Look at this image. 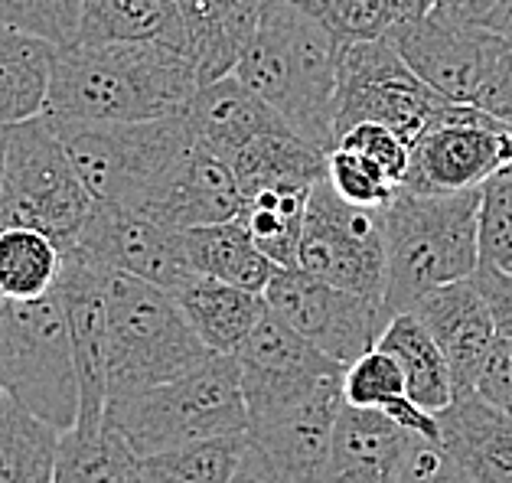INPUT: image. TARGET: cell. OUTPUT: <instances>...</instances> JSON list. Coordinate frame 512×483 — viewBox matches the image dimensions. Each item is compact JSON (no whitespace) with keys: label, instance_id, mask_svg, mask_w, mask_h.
Wrapping results in <instances>:
<instances>
[{"label":"cell","instance_id":"cell-44","mask_svg":"<svg viewBox=\"0 0 512 483\" xmlns=\"http://www.w3.org/2000/svg\"><path fill=\"white\" fill-rule=\"evenodd\" d=\"M441 464H444L441 444L424 441L421 448L415 451V457H411V464L405 467V474L398 477V483H434V477H437V470H441Z\"/></svg>","mask_w":512,"mask_h":483},{"label":"cell","instance_id":"cell-13","mask_svg":"<svg viewBox=\"0 0 512 483\" xmlns=\"http://www.w3.org/2000/svg\"><path fill=\"white\" fill-rule=\"evenodd\" d=\"M389 40L415 76L437 95L457 105H480L503 56L506 36L493 30L428 14L421 20H398Z\"/></svg>","mask_w":512,"mask_h":483},{"label":"cell","instance_id":"cell-8","mask_svg":"<svg viewBox=\"0 0 512 483\" xmlns=\"http://www.w3.org/2000/svg\"><path fill=\"white\" fill-rule=\"evenodd\" d=\"M92 209L95 196L82 183L66 144L46 115L10 128L0 229H40L62 245L76 235Z\"/></svg>","mask_w":512,"mask_h":483},{"label":"cell","instance_id":"cell-36","mask_svg":"<svg viewBox=\"0 0 512 483\" xmlns=\"http://www.w3.org/2000/svg\"><path fill=\"white\" fill-rule=\"evenodd\" d=\"M398 399H408V382L402 366L392 353H385L382 346H372L369 353H362L356 363L346 366L343 373V402L356 408H376L385 412Z\"/></svg>","mask_w":512,"mask_h":483},{"label":"cell","instance_id":"cell-47","mask_svg":"<svg viewBox=\"0 0 512 483\" xmlns=\"http://www.w3.org/2000/svg\"><path fill=\"white\" fill-rule=\"evenodd\" d=\"M434 483H477V480H470V477L464 474V470H457V467L444 457V464H441V470H437Z\"/></svg>","mask_w":512,"mask_h":483},{"label":"cell","instance_id":"cell-24","mask_svg":"<svg viewBox=\"0 0 512 483\" xmlns=\"http://www.w3.org/2000/svg\"><path fill=\"white\" fill-rule=\"evenodd\" d=\"M173 4L190 30L193 56L206 85L232 76L271 0H173Z\"/></svg>","mask_w":512,"mask_h":483},{"label":"cell","instance_id":"cell-14","mask_svg":"<svg viewBox=\"0 0 512 483\" xmlns=\"http://www.w3.org/2000/svg\"><path fill=\"white\" fill-rule=\"evenodd\" d=\"M62 252H76L105 271H121L167 291L193 275L186 262L183 232H173L124 206L95 203L76 235L62 242Z\"/></svg>","mask_w":512,"mask_h":483},{"label":"cell","instance_id":"cell-22","mask_svg":"<svg viewBox=\"0 0 512 483\" xmlns=\"http://www.w3.org/2000/svg\"><path fill=\"white\" fill-rule=\"evenodd\" d=\"M441 451L477 483H512V415L477 392H460L437 412Z\"/></svg>","mask_w":512,"mask_h":483},{"label":"cell","instance_id":"cell-31","mask_svg":"<svg viewBox=\"0 0 512 483\" xmlns=\"http://www.w3.org/2000/svg\"><path fill=\"white\" fill-rule=\"evenodd\" d=\"M137 454L108 421H76L62 431L53 483H131Z\"/></svg>","mask_w":512,"mask_h":483},{"label":"cell","instance_id":"cell-2","mask_svg":"<svg viewBox=\"0 0 512 483\" xmlns=\"http://www.w3.org/2000/svg\"><path fill=\"white\" fill-rule=\"evenodd\" d=\"M340 53V43L304 10L271 0L232 76L265 98L294 134L330 154L336 147Z\"/></svg>","mask_w":512,"mask_h":483},{"label":"cell","instance_id":"cell-25","mask_svg":"<svg viewBox=\"0 0 512 483\" xmlns=\"http://www.w3.org/2000/svg\"><path fill=\"white\" fill-rule=\"evenodd\" d=\"M59 46L14 23H0V125L43 115Z\"/></svg>","mask_w":512,"mask_h":483},{"label":"cell","instance_id":"cell-28","mask_svg":"<svg viewBox=\"0 0 512 483\" xmlns=\"http://www.w3.org/2000/svg\"><path fill=\"white\" fill-rule=\"evenodd\" d=\"M376 346L398 359L408 382V399L421 405L424 412L437 415L457 399V382L451 366H447V356L434 343L428 327L418 320V314H395Z\"/></svg>","mask_w":512,"mask_h":483},{"label":"cell","instance_id":"cell-16","mask_svg":"<svg viewBox=\"0 0 512 483\" xmlns=\"http://www.w3.org/2000/svg\"><path fill=\"white\" fill-rule=\"evenodd\" d=\"M340 408L343 376H333L304 399L252 418L248 438L287 483H323Z\"/></svg>","mask_w":512,"mask_h":483},{"label":"cell","instance_id":"cell-12","mask_svg":"<svg viewBox=\"0 0 512 483\" xmlns=\"http://www.w3.org/2000/svg\"><path fill=\"white\" fill-rule=\"evenodd\" d=\"M512 125L490 111L447 102L434 125L411 147L402 190L418 196H454L480 190L506 167Z\"/></svg>","mask_w":512,"mask_h":483},{"label":"cell","instance_id":"cell-37","mask_svg":"<svg viewBox=\"0 0 512 483\" xmlns=\"http://www.w3.org/2000/svg\"><path fill=\"white\" fill-rule=\"evenodd\" d=\"M327 183L346 203L362 209H385L402 190L379 164L349 147H333L327 154Z\"/></svg>","mask_w":512,"mask_h":483},{"label":"cell","instance_id":"cell-11","mask_svg":"<svg viewBox=\"0 0 512 483\" xmlns=\"http://www.w3.org/2000/svg\"><path fill=\"white\" fill-rule=\"evenodd\" d=\"M265 301L287 327H294L307 343H314L340 366L356 363L362 353H369L392 320L382 301L336 288L304 268L274 271Z\"/></svg>","mask_w":512,"mask_h":483},{"label":"cell","instance_id":"cell-18","mask_svg":"<svg viewBox=\"0 0 512 483\" xmlns=\"http://www.w3.org/2000/svg\"><path fill=\"white\" fill-rule=\"evenodd\" d=\"M59 297L66 307L72 346H76L79 386H82V412L79 421H105L108 408V301L102 265L89 262L76 252H62Z\"/></svg>","mask_w":512,"mask_h":483},{"label":"cell","instance_id":"cell-30","mask_svg":"<svg viewBox=\"0 0 512 483\" xmlns=\"http://www.w3.org/2000/svg\"><path fill=\"white\" fill-rule=\"evenodd\" d=\"M62 431L0 395V483H53Z\"/></svg>","mask_w":512,"mask_h":483},{"label":"cell","instance_id":"cell-26","mask_svg":"<svg viewBox=\"0 0 512 483\" xmlns=\"http://www.w3.org/2000/svg\"><path fill=\"white\" fill-rule=\"evenodd\" d=\"M72 43H167L193 56L190 30L173 0H82Z\"/></svg>","mask_w":512,"mask_h":483},{"label":"cell","instance_id":"cell-45","mask_svg":"<svg viewBox=\"0 0 512 483\" xmlns=\"http://www.w3.org/2000/svg\"><path fill=\"white\" fill-rule=\"evenodd\" d=\"M232 483H287V480L278 474V470H274V464L268 461V457L252 444V448H248V454H245L242 467L235 470Z\"/></svg>","mask_w":512,"mask_h":483},{"label":"cell","instance_id":"cell-42","mask_svg":"<svg viewBox=\"0 0 512 483\" xmlns=\"http://www.w3.org/2000/svg\"><path fill=\"white\" fill-rule=\"evenodd\" d=\"M473 284H477L486 304H490L496 337L503 343H512V271L480 265L477 275H473Z\"/></svg>","mask_w":512,"mask_h":483},{"label":"cell","instance_id":"cell-43","mask_svg":"<svg viewBox=\"0 0 512 483\" xmlns=\"http://www.w3.org/2000/svg\"><path fill=\"white\" fill-rule=\"evenodd\" d=\"M477 395L496 405L499 412L512 415V343H496V350L486 363L483 376L477 382Z\"/></svg>","mask_w":512,"mask_h":483},{"label":"cell","instance_id":"cell-10","mask_svg":"<svg viewBox=\"0 0 512 483\" xmlns=\"http://www.w3.org/2000/svg\"><path fill=\"white\" fill-rule=\"evenodd\" d=\"M323 281L353 294L382 301L385 294V226L382 209L346 203L327 180H320L307 203L301 262Z\"/></svg>","mask_w":512,"mask_h":483},{"label":"cell","instance_id":"cell-9","mask_svg":"<svg viewBox=\"0 0 512 483\" xmlns=\"http://www.w3.org/2000/svg\"><path fill=\"white\" fill-rule=\"evenodd\" d=\"M447 105L398 56L389 36L343 46L336 89V141L356 125H385L415 147Z\"/></svg>","mask_w":512,"mask_h":483},{"label":"cell","instance_id":"cell-49","mask_svg":"<svg viewBox=\"0 0 512 483\" xmlns=\"http://www.w3.org/2000/svg\"><path fill=\"white\" fill-rule=\"evenodd\" d=\"M503 36L512 40V4H509V17H506V27H503Z\"/></svg>","mask_w":512,"mask_h":483},{"label":"cell","instance_id":"cell-34","mask_svg":"<svg viewBox=\"0 0 512 483\" xmlns=\"http://www.w3.org/2000/svg\"><path fill=\"white\" fill-rule=\"evenodd\" d=\"M248 448H252L248 435H222L183 444L173 451L137 457V474L147 483H232Z\"/></svg>","mask_w":512,"mask_h":483},{"label":"cell","instance_id":"cell-32","mask_svg":"<svg viewBox=\"0 0 512 483\" xmlns=\"http://www.w3.org/2000/svg\"><path fill=\"white\" fill-rule=\"evenodd\" d=\"M62 245L40 229H0V297L40 301L59 288Z\"/></svg>","mask_w":512,"mask_h":483},{"label":"cell","instance_id":"cell-41","mask_svg":"<svg viewBox=\"0 0 512 483\" xmlns=\"http://www.w3.org/2000/svg\"><path fill=\"white\" fill-rule=\"evenodd\" d=\"M512 0H437L431 14L464 23V27L503 33Z\"/></svg>","mask_w":512,"mask_h":483},{"label":"cell","instance_id":"cell-21","mask_svg":"<svg viewBox=\"0 0 512 483\" xmlns=\"http://www.w3.org/2000/svg\"><path fill=\"white\" fill-rule=\"evenodd\" d=\"M196 144L206 151L232 160L248 144L274 131H287L284 118L265 98L255 95L239 76H222L216 82L199 85V92L183 108Z\"/></svg>","mask_w":512,"mask_h":483},{"label":"cell","instance_id":"cell-17","mask_svg":"<svg viewBox=\"0 0 512 483\" xmlns=\"http://www.w3.org/2000/svg\"><path fill=\"white\" fill-rule=\"evenodd\" d=\"M245 209V193L229 160L193 144L170 177L147 196V203L134 213L160 222L173 232L216 226V222L239 219Z\"/></svg>","mask_w":512,"mask_h":483},{"label":"cell","instance_id":"cell-27","mask_svg":"<svg viewBox=\"0 0 512 483\" xmlns=\"http://www.w3.org/2000/svg\"><path fill=\"white\" fill-rule=\"evenodd\" d=\"M183 249H186V262L199 275L229 281L235 288L255 294H265L274 271H278V265L255 245L252 232H248L242 219L186 229Z\"/></svg>","mask_w":512,"mask_h":483},{"label":"cell","instance_id":"cell-29","mask_svg":"<svg viewBox=\"0 0 512 483\" xmlns=\"http://www.w3.org/2000/svg\"><path fill=\"white\" fill-rule=\"evenodd\" d=\"M229 164L245 196L271 187H317L320 180H327V154L291 128L252 141Z\"/></svg>","mask_w":512,"mask_h":483},{"label":"cell","instance_id":"cell-6","mask_svg":"<svg viewBox=\"0 0 512 483\" xmlns=\"http://www.w3.org/2000/svg\"><path fill=\"white\" fill-rule=\"evenodd\" d=\"M49 125L66 144L95 203L124 209H141L147 196L170 177V170L196 144L183 111L157 121H137V125L62 118H49Z\"/></svg>","mask_w":512,"mask_h":483},{"label":"cell","instance_id":"cell-19","mask_svg":"<svg viewBox=\"0 0 512 483\" xmlns=\"http://www.w3.org/2000/svg\"><path fill=\"white\" fill-rule=\"evenodd\" d=\"M411 314H418V320L428 327L434 343L447 356V366H451L457 382V395L477 392V382L486 363H490L499 337L490 304H486V297L473 284V278L431 291L411 307Z\"/></svg>","mask_w":512,"mask_h":483},{"label":"cell","instance_id":"cell-23","mask_svg":"<svg viewBox=\"0 0 512 483\" xmlns=\"http://www.w3.org/2000/svg\"><path fill=\"white\" fill-rule=\"evenodd\" d=\"M170 294L177 297L199 340L219 356H235V350L252 337L258 320L268 314L265 294L235 288L229 281L199 275V271L183 278Z\"/></svg>","mask_w":512,"mask_h":483},{"label":"cell","instance_id":"cell-15","mask_svg":"<svg viewBox=\"0 0 512 483\" xmlns=\"http://www.w3.org/2000/svg\"><path fill=\"white\" fill-rule=\"evenodd\" d=\"M235 363L242 373L248 425H252V418L304 399V395L317 392L323 382L346 373V366L320 353L314 343H307L271 307L258 320L252 337L235 350Z\"/></svg>","mask_w":512,"mask_h":483},{"label":"cell","instance_id":"cell-5","mask_svg":"<svg viewBox=\"0 0 512 483\" xmlns=\"http://www.w3.org/2000/svg\"><path fill=\"white\" fill-rule=\"evenodd\" d=\"M108 399L180 379L209 363V346L199 340L177 297L151 281L108 271Z\"/></svg>","mask_w":512,"mask_h":483},{"label":"cell","instance_id":"cell-33","mask_svg":"<svg viewBox=\"0 0 512 483\" xmlns=\"http://www.w3.org/2000/svg\"><path fill=\"white\" fill-rule=\"evenodd\" d=\"M310 193L314 187H271L245 196L239 219L252 232L258 249L278 268H297L301 262V235Z\"/></svg>","mask_w":512,"mask_h":483},{"label":"cell","instance_id":"cell-7","mask_svg":"<svg viewBox=\"0 0 512 483\" xmlns=\"http://www.w3.org/2000/svg\"><path fill=\"white\" fill-rule=\"evenodd\" d=\"M0 389L53 428H76L82 386L59 291L40 301L0 297Z\"/></svg>","mask_w":512,"mask_h":483},{"label":"cell","instance_id":"cell-38","mask_svg":"<svg viewBox=\"0 0 512 483\" xmlns=\"http://www.w3.org/2000/svg\"><path fill=\"white\" fill-rule=\"evenodd\" d=\"M480 265L512 271V167L496 170L480 187Z\"/></svg>","mask_w":512,"mask_h":483},{"label":"cell","instance_id":"cell-50","mask_svg":"<svg viewBox=\"0 0 512 483\" xmlns=\"http://www.w3.org/2000/svg\"><path fill=\"white\" fill-rule=\"evenodd\" d=\"M131 483H147V480H144V477H141V474H137V470H134V477H131Z\"/></svg>","mask_w":512,"mask_h":483},{"label":"cell","instance_id":"cell-4","mask_svg":"<svg viewBox=\"0 0 512 483\" xmlns=\"http://www.w3.org/2000/svg\"><path fill=\"white\" fill-rule=\"evenodd\" d=\"M105 421L137 457L222 435H248L239 363L235 356H212L180 379L108 399Z\"/></svg>","mask_w":512,"mask_h":483},{"label":"cell","instance_id":"cell-40","mask_svg":"<svg viewBox=\"0 0 512 483\" xmlns=\"http://www.w3.org/2000/svg\"><path fill=\"white\" fill-rule=\"evenodd\" d=\"M336 147H349V151H359L362 157H369L372 164H379L389 177L402 187L405 183V173H408V164H411V144L402 138V134H395L392 128L385 125H356L349 128Z\"/></svg>","mask_w":512,"mask_h":483},{"label":"cell","instance_id":"cell-39","mask_svg":"<svg viewBox=\"0 0 512 483\" xmlns=\"http://www.w3.org/2000/svg\"><path fill=\"white\" fill-rule=\"evenodd\" d=\"M82 0H0V23H14L49 43L66 46L76 40Z\"/></svg>","mask_w":512,"mask_h":483},{"label":"cell","instance_id":"cell-51","mask_svg":"<svg viewBox=\"0 0 512 483\" xmlns=\"http://www.w3.org/2000/svg\"><path fill=\"white\" fill-rule=\"evenodd\" d=\"M0 395H4V389H0Z\"/></svg>","mask_w":512,"mask_h":483},{"label":"cell","instance_id":"cell-20","mask_svg":"<svg viewBox=\"0 0 512 483\" xmlns=\"http://www.w3.org/2000/svg\"><path fill=\"white\" fill-rule=\"evenodd\" d=\"M421 444L385 412L343 402L323 483H398Z\"/></svg>","mask_w":512,"mask_h":483},{"label":"cell","instance_id":"cell-46","mask_svg":"<svg viewBox=\"0 0 512 483\" xmlns=\"http://www.w3.org/2000/svg\"><path fill=\"white\" fill-rule=\"evenodd\" d=\"M392 4H395L398 20H421L431 14L437 0H392Z\"/></svg>","mask_w":512,"mask_h":483},{"label":"cell","instance_id":"cell-48","mask_svg":"<svg viewBox=\"0 0 512 483\" xmlns=\"http://www.w3.org/2000/svg\"><path fill=\"white\" fill-rule=\"evenodd\" d=\"M7 144H10V128L0 125V193H4V173H7Z\"/></svg>","mask_w":512,"mask_h":483},{"label":"cell","instance_id":"cell-1","mask_svg":"<svg viewBox=\"0 0 512 483\" xmlns=\"http://www.w3.org/2000/svg\"><path fill=\"white\" fill-rule=\"evenodd\" d=\"M199 85V63L177 46L66 43L56 53L43 115L137 125L180 115Z\"/></svg>","mask_w":512,"mask_h":483},{"label":"cell","instance_id":"cell-35","mask_svg":"<svg viewBox=\"0 0 512 483\" xmlns=\"http://www.w3.org/2000/svg\"><path fill=\"white\" fill-rule=\"evenodd\" d=\"M287 4H294L314 23H320L340 43V49L382 40L398 23L392 0H287Z\"/></svg>","mask_w":512,"mask_h":483},{"label":"cell","instance_id":"cell-3","mask_svg":"<svg viewBox=\"0 0 512 483\" xmlns=\"http://www.w3.org/2000/svg\"><path fill=\"white\" fill-rule=\"evenodd\" d=\"M480 190L418 196L398 190L382 209L385 226V314H405L444 284L480 268Z\"/></svg>","mask_w":512,"mask_h":483}]
</instances>
